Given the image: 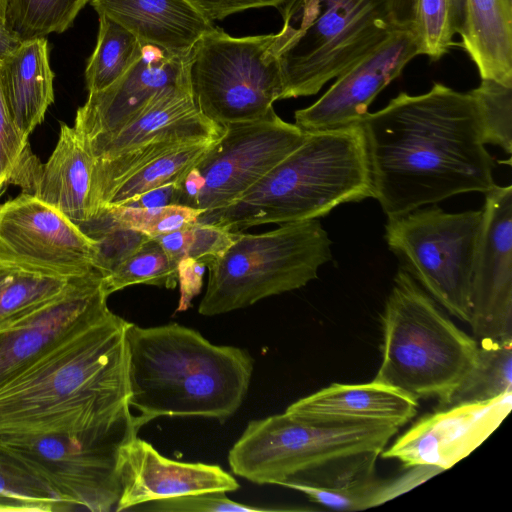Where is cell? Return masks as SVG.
<instances>
[{
	"instance_id": "cell-11",
	"label": "cell",
	"mask_w": 512,
	"mask_h": 512,
	"mask_svg": "<svg viewBox=\"0 0 512 512\" xmlns=\"http://www.w3.org/2000/svg\"><path fill=\"white\" fill-rule=\"evenodd\" d=\"M221 136L181 181L203 212L236 200L305 139L306 132L270 109L264 116L223 126Z\"/></svg>"
},
{
	"instance_id": "cell-17",
	"label": "cell",
	"mask_w": 512,
	"mask_h": 512,
	"mask_svg": "<svg viewBox=\"0 0 512 512\" xmlns=\"http://www.w3.org/2000/svg\"><path fill=\"white\" fill-rule=\"evenodd\" d=\"M420 55L412 30L397 29L378 47L336 78L312 105L295 111V125L304 132L359 124L377 95Z\"/></svg>"
},
{
	"instance_id": "cell-38",
	"label": "cell",
	"mask_w": 512,
	"mask_h": 512,
	"mask_svg": "<svg viewBox=\"0 0 512 512\" xmlns=\"http://www.w3.org/2000/svg\"><path fill=\"white\" fill-rule=\"evenodd\" d=\"M291 509L264 508L242 504L229 499L226 492L190 494L154 500L131 511L154 512H271Z\"/></svg>"
},
{
	"instance_id": "cell-34",
	"label": "cell",
	"mask_w": 512,
	"mask_h": 512,
	"mask_svg": "<svg viewBox=\"0 0 512 512\" xmlns=\"http://www.w3.org/2000/svg\"><path fill=\"white\" fill-rule=\"evenodd\" d=\"M476 96L483 122L486 144L497 145L512 152V86L489 79L471 90Z\"/></svg>"
},
{
	"instance_id": "cell-30",
	"label": "cell",
	"mask_w": 512,
	"mask_h": 512,
	"mask_svg": "<svg viewBox=\"0 0 512 512\" xmlns=\"http://www.w3.org/2000/svg\"><path fill=\"white\" fill-rule=\"evenodd\" d=\"M71 281L24 271L13 274L0 285V330L15 325L51 303Z\"/></svg>"
},
{
	"instance_id": "cell-14",
	"label": "cell",
	"mask_w": 512,
	"mask_h": 512,
	"mask_svg": "<svg viewBox=\"0 0 512 512\" xmlns=\"http://www.w3.org/2000/svg\"><path fill=\"white\" fill-rule=\"evenodd\" d=\"M485 194L469 324L480 340L512 343V186Z\"/></svg>"
},
{
	"instance_id": "cell-5",
	"label": "cell",
	"mask_w": 512,
	"mask_h": 512,
	"mask_svg": "<svg viewBox=\"0 0 512 512\" xmlns=\"http://www.w3.org/2000/svg\"><path fill=\"white\" fill-rule=\"evenodd\" d=\"M399 427L308 421L284 412L250 421L228 453L250 482L339 487L376 476V461Z\"/></svg>"
},
{
	"instance_id": "cell-37",
	"label": "cell",
	"mask_w": 512,
	"mask_h": 512,
	"mask_svg": "<svg viewBox=\"0 0 512 512\" xmlns=\"http://www.w3.org/2000/svg\"><path fill=\"white\" fill-rule=\"evenodd\" d=\"M413 32L420 55L439 60L454 45L447 0H416Z\"/></svg>"
},
{
	"instance_id": "cell-47",
	"label": "cell",
	"mask_w": 512,
	"mask_h": 512,
	"mask_svg": "<svg viewBox=\"0 0 512 512\" xmlns=\"http://www.w3.org/2000/svg\"><path fill=\"white\" fill-rule=\"evenodd\" d=\"M19 270L0 263V285Z\"/></svg>"
},
{
	"instance_id": "cell-41",
	"label": "cell",
	"mask_w": 512,
	"mask_h": 512,
	"mask_svg": "<svg viewBox=\"0 0 512 512\" xmlns=\"http://www.w3.org/2000/svg\"><path fill=\"white\" fill-rule=\"evenodd\" d=\"M206 266L191 257H185L177 265V277L180 288V298L177 312L187 310L191 306V301L197 296L203 286V276Z\"/></svg>"
},
{
	"instance_id": "cell-46",
	"label": "cell",
	"mask_w": 512,
	"mask_h": 512,
	"mask_svg": "<svg viewBox=\"0 0 512 512\" xmlns=\"http://www.w3.org/2000/svg\"><path fill=\"white\" fill-rule=\"evenodd\" d=\"M22 41L5 24L0 22V62L11 54Z\"/></svg>"
},
{
	"instance_id": "cell-42",
	"label": "cell",
	"mask_w": 512,
	"mask_h": 512,
	"mask_svg": "<svg viewBox=\"0 0 512 512\" xmlns=\"http://www.w3.org/2000/svg\"><path fill=\"white\" fill-rule=\"evenodd\" d=\"M178 195L179 181L170 182L148 190L120 206L133 208H157L168 205H177Z\"/></svg>"
},
{
	"instance_id": "cell-45",
	"label": "cell",
	"mask_w": 512,
	"mask_h": 512,
	"mask_svg": "<svg viewBox=\"0 0 512 512\" xmlns=\"http://www.w3.org/2000/svg\"><path fill=\"white\" fill-rule=\"evenodd\" d=\"M449 7L450 26L453 34L462 37L467 24V0H447Z\"/></svg>"
},
{
	"instance_id": "cell-4",
	"label": "cell",
	"mask_w": 512,
	"mask_h": 512,
	"mask_svg": "<svg viewBox=\"0 0 512 512\" xmlns=\"http://www.w3.org/2000/svg\"><path fill=\"white\" fill-rule=\"evenodd\" d=\"M372 197L362 125L306 132L304 141L227 206L197 223L231 232L321 218L335 207Z\"/></svg>"
},
{
	"instance_id": "cell-49",
	"label": "cell",
	"mask_w": 512,
	"mask_h": 512,
	"mask_svg": "<svg viewBox=\"0 0 512 512\" xmlns=\"http://www.w3.org/2000/svg\"><path fill=\"white\" fill-rule=\"evenodd\" d=\"M0 512H12V510L9 507L0 504Z\"/></svg>"
},
{
	"instance_id": "cell-44",
	"label": "cell",
	"mask_w": 512,
	"mask_h": 512,
	"mask_svg": "<svg viewBox=\"0 0 512 512\" xmlns=\"http://www.w3.org/2000/svg\"><path fill=\"white\" fill-rule=\"evenodd\" d=\"M388 6L394 27L413 31L416 0H388Z\"/></svg>"
},
{
	"instance_id": "cell-27",
	"label": "cell",
	"mask_w": 512,
	"mask_h": 512,
	"mask_svg": "<svg viewBox=\"0 0 512 512\" xmlns=\"http://www.w3.org/2000/svg\"><path fill=\"white\" fill-rule=\"evenodd\" d=\"M97 41L85 68L88 93L101 91L118 80L140 57L144 45L126 28L99 15Z\"/></svg>"
},
{
	"instance_id": "cell-1",
	"label": "cell",
	"mask_w": 512,
	"mask_h": 512,
	"mask_svg": "<svg viewBox=\"0 0 512 512\" xmlns=\"http://www.w3.org/2000/svg\"><path fill=\"white\" fill-rule=\"evenodd\" d=\"M360 124L372 197L387 218L457 194L486 193L496 185L472 91L434 83L424 94L402 92Z\"/></svg>"
},
{
	"instance_id": "cell-24",
	"label": "cell",
	"mask_w": 512,
	"mask_h": 512,
	"mask_svg": "<svg viewBox=\"0 0 512 512\" xmlns=\"http://www.w3.org/2000/svg\"><path fill=\"white\" fill-rule=\"evenodd\" d=\"M461 46L481 79L512 86V0H467Z\"/></svg>"
},
{
	"instance_id": "cell-33",
	"label": "cell",
	"mask_w": 512,
	"mask_h": 512,
	"mask_svg": "<svg viewBox=\"0 0 512 512\" xmlns=\"http://www.w3.org/2000/svg\"><path fill=\"white\" fill-rule=\"evenodd\" d=\"M79 228L96 241L94 268L103 276L114 270L151 237L119 224L105 208L99 209Z\"/></svg>"
},
{
	"instance_id": "cell-35",
	"label": "cell",
	"mask_w": 512,
	"mask_h": 512,
	"mask_svg": "<svg viewBox=\"0 0 512 512\" xmlns=\"http://www.w3.org/2000/svg\"><path fill=\"white\" fill-rule=\"evenodd\" d=\"M121 225L142 232L153 238L176 230L191 228L203 213L183 205L157 208H133L127 206L102 207ZM101 209V208H100Z\"/></svg>"
},
{
	"instance_id": "cell-3",
	"label": "cell",
	"mask_w": 512,
	"mask_h": 512,
	"mask_svg": "<svg viewBox=\"0 0 512 512\" xmlns=\"http://www.w3.org/2000/svg\"><path fill=\"white\" fill-rule=\"evenodd\" d=\"M128 404L137 431L159 417L224 422L242 405L253 358L242 348L216 345L197 330L169 323L126 329Z\"/></svg>"
},
{
	"instance_id": "cell-7",
	"label": "cell",
	"mask_w": 512,
	"mask_h": 512,
	"mask_svg": "<svg viewBox=\"0 0 512 512\" xmlns=\"http://www.w3.org/2000/svg\"><path fill=\"white\" fill-rule=\"evenodd\" d=\"M279 11L293 32L279 57L281 100L317 94L397 30L388 0H291Z\"/></svg>"
},
{
	"instance_id": "cell-8",
	"label": "cell",
	"mask_w": 512,
	"mask_h": 512,
	"mask_svg": "<svg viewBox=\"0 0 512 512\" xmlns=\"http://www.w3.org/2000/svg\"><path fill=\"white\" fill-rule=\"evenodd\" d=\"M331 240L318 219L281 224L259 234L240 232L224 256L208 268L198 312L215 316L299 289L331 261Z\"/></svg>"
},
{
	"instance_id": "cell-21",
	"label": "cell",
	"mask_w": 512,
	"mask_h": 512,
	"mask_svg": "<svg viewBox=\"0 0 512 512\" xmlns=\"http://www.w3.org/2000/svg\"><path fill=\"white\" fill-rule=\"evenodd\" d=\"M99 15L130 31L143 45L188 57L216 26L188 0H89Z\"/></svg>"
},
{
	"instance_id": "cell-43",
	"label": "cell",
	"mask_w": 512,
	"mask_h": 512,
	"mask_svg": "<svg viewBox=\"0 0 512 512\" xmlns=\"http://www.w3.org/2000/svg\"><path fill=\"white\" fill-rule=\"evenodd\" d=\"M191 228L176 230L153 237V239L164 250L169 260L176 265H178L179 261L188 255V250L192 241Z\"/></svg>"
},
{
	"instance_id": "cell-26",
	"label": "cell",
	"mask_w": 512,
	"mask_h": 512,
	"mask_svg": "<svg viewBox=\"0 0 512 512\" xmlns=\"http://www.w3.org/2000/svg\"><path fill=\"white\" fill-rule=\"evenodd\" d=\"M0 504L12 511H69L75 507L25 460L0 442Z\"/></svg>"
},
{
	"instance_id": "cell-19",
	"label": "cell",
	"mask_w": 512,
	"mask_h": 512,
	"mask_svg": "<svg viewBox=\"0 0 512 512\" xmlns=\"http://www.w3.org/2000/svg\"><path fill=\"white\" fill-rule=\"evenodd\" d=\"M120 495L115 511H131L154 500L208 492H233L240 485L217 464L182 462L160 454L137 435L117 454Z\"/></svg>"
},
{
	"instance_id": "cell-31",
	"label": "cell",
	"mask_w": 512,
	"mask_h": 512,
	"mask_svg": "<svg viewBox=\"0 0 512 512\" xmlns=\"http://www.w3.org/2000/svg\"><path fill=\"white\" fill-rule=\"evenodd\" d=\"M177 283V265L169 260L153 238L102 277V287L107 296L138 284L174 289Z\"/></svg>"
},
{
	"instance_id": "cell-16",
	"label": "cell",
	"mask_w": 512,
	"mask_h": 512,
	"mask_svg": "<svg viewBox=\"0 0 512 512\" xmlns=\"http://www.w3.org/2000/svg\"><path fill=\"white\" fill-rule=\"evenodd\" d=\"M512 408V392L488 401L437 409L412 425L381 453L405 468L430 466L444 471L480 446Z\"/></svg>"
},
{
	"instance_id": "cell-2",
	"label": "cell",
	"mask_w": 512,
	"mask_h": 512,
	"mask_svg": "<svg viewBox=\"0 0 512 512\" xmlns=\"http://www.w3.org/2000/svg\"><path fill=\"white\" fill-rule=\"evenodd\" d=\"M128 324L108 312L2 388L0 434L137 435L128 404Z\"/></svg>"
},
{
	"instance_id": "cell-22",
	"label": "cell",
	"mask_w": 512,
	"mask_h": 512,
	"mask_svg": "<svg viewBox=\"0 0 512 512\" xmlns=\"http://www.w3.org/2000/svg\"><path fill=\"white\" fill-rule=\"evenodd\" d=\"M0 80L10 116L28 138L54 101V73L46 37L22 41L0 62Z\"/></svg>"
},
{
	"instance_id": "cell-32",
	"label": "cell",
	"mask_w": 512,
	"mask_h": 512,
	"mask_svg": "<svg viewBox=\"0 0 512 512\" xmlns=\"http://www.w3.org/2000/svg\"><path fill=\"white\" fill-rule=\"evenodd\" d=\"M42 165L10 116L0 80V194L8 184L33 194Z\"/></svg>"
},
{
	"instance_id": "cell-10",
	"label": "cell",
	"mask_w": 512,
	"mask_h": 512,
	"mask_svg": "<svg viewBox=\"0 0 512 512\" xmlns=\"http://www.w3.org/2000/svg\"><path fill=\"white\" fill-rule=\"evenodd\" d=\"M387 219L384 238L401 267L435 302L469 323L482 209L449 213L433 204Z\"/></svg>"
},
{
	"instance_id": "cell-6",
	"label": "cell",
	"mask_w": 512,
	"mask_h": 512,
	"mask_svg": "<svg viewBox=\"0 0 512 512\" xmlns=\"http://www.w3.org/2000/svg\"><path fill=\"white\" fill-rule=\"evenodd\" d=\"M381 364L373 380L442 403L475 363L478 342L460 330L400 267L381 317Z\"/></svg>"
},
{
	"instance_id": "cell-39",
	"label": "cell",
	"mask_w": 512,
	"mask_h": 512,
	"mask_svg": "<svg viewBox=\"0 0 512 512\" xmlns=\"http://www.w3.org/2000/svg\"><path fill=\"white\" fill-rule=\"evenodd\" d=\"M191 230L192 241L187 257L202 262L207 268L224 256L240 234L216 225L202 223H196Z\"/></svg>"
},
{
	"instance_id": "cell-13",
	"label": "cell",
	"mask_w": 512,
	"mask_h": 512,
	"mask_svg": "<svg viewBox=\"0 0 512 512\" xmlns=\"http://www.w3.org/2000/svg\"><path fill=\"white\" fill-rule=\"evenodd\" d=\"M96 241L56 208L22 193L0 205V263L62 279L91 272Z\"/></svg>"
},
{
	"instance_id": "cell-20",
	"label": "cell",
	"mask_w": 512,
	"mask_h": 512,
	"mask_svg": "<svg viewBox=\"0 0 512 512\" xmlns=\"http://www.w3.org/2000/svg\"><path fill=\"white\" fill-rule=\"evenodd\" d=\"M418 400L392 386L372 380L361 384L333 383L303 397L285 412L323 423H376L401 427L417 414Z\"/></svg>"
},
{
	"instance_id": "cell-28",
	"label": "cell",
	"mask_w": 512,
	"mask_h": 512,
	"mask_svg": "<svg viewBox=\"0 0 512 512\" xmlns=\"http://www.w3.org/2000/svg\"><path fill=\"white\" fill-rule=\"evenodd\" d=\"M217 139L191 143L152 160L119 183L102 207L120 206L148 190L180 181Z\"/></svg>"
},
{
	"instance_id": "cell-12",
	"label": "cell",
	"mask_w": 512,
	"mask_h": 512,
	"mask_svg": "<svg viewBox=\"0 0 512 512\" xmlns=\"http://www.w3.org/2000/svg\"><path fill=\"white\" fill-rule=\"evenodd\" d=\"M125 441L63 434H0V442L34 468L64 501L92 512L116 509L120 495L117 454Z\"/></svg>"
},
{
	"instance_id": "cell-40",
	"label": "cell",
	"mask_w": 512,
	"mask_h": 512,
	"mask_svg": "<svg viewBox=\"0 0 512 512\" xmlns=\"http://www.w3.org/2000/svg\"><path fill=\"white\" fill-rule=\"evenodd\" d=\"M207 19L214 22L248 9L274 7L282 9L291 0H188Z\"/></svg>"
},
{
	"instance_id": "cell-23",
	"label": "cell",
	"mask_w": 512,
	"mask_h": 512,
	"mask_svg": "<svg viewBox=\"0 0 512 512\" xmlns=\"http://www.w3.org/2000/svg\"><path fill=\"white\" fill-rule=\"evenodd\" d=\"M94 159L74 127L61 124L57 144L42 165L33 195L75 224L90 218Z\"/></svg>"
},
{
	"instance_id": "cell-48",
	"label": "cell",
	"mask_w": 512,
	"mask_h": 512,
	"mask_svg": "<svg viewBox=\"0 0 512 512\" xmlns=\"http://www.w3.org/2000/svg\"><path fill=\"white\" fill-rule=\"evenodd\" d=\"M8 0H0V22H5V13Z\"/></svg>"
},
{
	"instance_id": "cell-36",
	"label": "cell",
	"mask_w": 512,
	"mask_h": 512,
	"mask_svg": "<svg viewBox=\"0 0 512 512\" xmlns=\"http://www.w3.org/2000/svg\"><path fill=\"white\" fill-rule=\"evenodd\" d=\"M384 481L376 476L339 487H319L285 481L280 486L298 491L321 506L336 511H361L381 505Z\"/></svg>"
},
{
	"instance_id": "cell-18",
	"label": "cell",
	"mask_w": 512,
	"mask_h": 512,
	"mask_svg": "<svg viewBox=\"0 0 512 512\" xmlns=\"http://www.w3.org/2000/svg\"><path fill=\"white\" fill-rule=\"evenodd\" d=\"M189 56L144 45L137 61L107 88L88 93L78 108L74 129L85 147L102 141L136 117L163 89L189 86Z\"/></svg>"
},
{
	"instance_id": "cell-15",
	"label": "cell",
	"mask_w": 512,
	"mask_h": 512,
	"mask_svg": "<svg viewBox=\"0 0 512 512\" xmlns=\"http://www.w3.org/2000/svg\"><path fill=\"white\" fill-rule=\"evenodd\" d=\"M107 298L102 275L93 269L72 279L59 297L36 313L0 330V390L110 312Z\"/></svg>"
},
{
	"instance_id": "cell-29",
	"label": "cell",
	"mask_w": 512,
	"mask_h": 512,
	"mask_svg": "<svg viewBox=\"0 0 512 512\" xmlns=\"http://www.w3.org/2000/svg\"><path fill=\"white\" fill-rule=\"evenodd\" d=\"M89 0H8L6 26L21 41L62 33Z\"/></svg>"
},
{
	"instance_id": "cell-9",
	"label": "cell",
	"mask_w": 512,
	"mask_h": 512,
	"mask_svg": "<svg viewBox=\"0 0 512 512\" xmlns=\"http://www.w3.org/2000/svg\"><path fill=\"white\" fill-rule=\"evenodd\" d=\"M292 34L285 23L275 34L233 37L218 27L205 34L188 63L199 111L222 126L264 116L281 100L279 57Z\"/></svg>"
},
{
	"instance_id": "cell-25",
	"label": "cell",
	"mask_w": 512,
	"mask_h": 512,
	"mask_svg": "<svg viewBox=\"0 0 512 512\" xmlns=\"http://www.w3.org/2000/svg\"><path fill=\"white\" fill-rule=\"evenodd\" d=\"M512 392V343L482 339L469 372L438 409L488 401Z\"/></svg>"
}]
</instances>
